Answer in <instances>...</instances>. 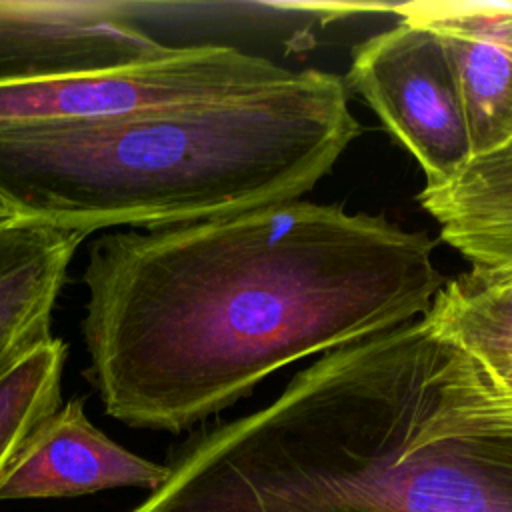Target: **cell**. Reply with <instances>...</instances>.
I'll return each instance as SVG.
<instances>
[{"mask_svg": "<svg viewBox=\"0 0 512 512\" xmlns=\"http://www.w3.org/2000/svg\"><path fill=\"white\" fill-rule=\"evenodd\" d=\"M434 248L310 200L102 234L82 272L84 378L114 420L186 430L292 362L424 316L446 284Z\"/></svg>", "mask_w": 512, "mask_h": 512, "instance_id": "cell-1", "label": "cell"}, {"mask_svg": "<svg viewBox=\"0 0 512 512\" xmlns=\"http://www.w3.org/2000/svg\"><path fill=\"white\" fill-rule=\"evenodd\" d=\"M132 512H512V394L426 312L194 438Z\"/></svg>", "mask_w": 512, "mask_h": 512, "instance_id": "cell-2", "label": "cell"}, {"mask_svg": "<svg viewBox=\"0 0 512 512\" xmlns=\"http://www.w3.org/2000/svg\"><path fill=\"white\" fill-rule=\"evenodd\" d=\"M360 132L340 76L292 70L206 106L0 128V190L20 216L84 238L190 224L300 200Z\"/></svg>", "mask_w": 512, "mask_h": 512, "instance_id": "cell-3", "label": "cell"}, {"mask_svg": "<svg viewBox=\"0 0 512 512\" xmlns=\"http://www.w3.org/2000/svg\"><path fill=\"white\" fill-rule=\"evenodd\" d=\"M226 44L170 46L120 66L0 86V128L94 124L246 96L290 76Z\"/></svg>", "mask_w": 512, "mask_h": 512, "instance_id": "cell-4", "label": "cell"}, {"mask_svg": "<svg viewBox=\"0 0 512 512\" xmlns=\"http://www.w3.org/2000/svg\"><path fill=\"white\" fill-rule=\"evenodd\" d=\"M348 84L420 164L426 186L454 178L472 158L462 96L432 30L400 18L352 52Z\"/></svg>", "mask_w": 512, "mask_h": 512, "instance_id": "cell-5", "label": "cell"}, {"mask_svg": "<svg viewBox=\"0 0 512 512\" xmlns=\"http://www.w3.org/2000/svg\"><path fill=\"white\" fill-rule=\"evenodd\" d=\"M138 0H0V86L164 54Z\"/></svg>", "mask_w": 512, "mask_h": 512, "instance_id": "cell-6", "label": "cell"}, {"mask_svg": "<svg viewBox=\"0 0 512 512\" xmlns=\"http://www.w3.org/2000/svg\"><path fill=\"white\" fill-rule=\"evenodd\" d=\"M166 476L168 464L114 442L90 422L84 400L74 396L28 434L0 482V500L66 498L112 488L154 492Z\"/></svg>", "mask_w": 512, "mask_h": 512, "instance_id": "cell-7", "label": "cell"}, {"mask_svg": "<svg viewBox=\"0 0 512 512\" xmlns=\"http://www.w3.org/2000/svg\"><path fill=\"white\" fill-rule=\"evenodd\" d=\"M424 24L452 66L472 140V158L512 138V2L426 0L392 8Z\"/></svg>", "mask_w": 512, "mask_h": 512, "instance_id": "cell-8", "label": "cell"}, {"mask_svg": "<svg viewBox=\"0 0 512 512\" xmlns=\"http://www.w3.org/2000/svg\"><path fill=\"white\" fill-rule=\"evenodd\" d=\"M82 240L38 218L0 226V372L54 336V308Z\"/></svg>", "mask_w": 512, "mask_h": 512, "instance_id": "cell-9", "label": "cell"}, {"mask_svg": "<svg viewBox=\"0 0 512 512\" xmlns=\"http://www.w3.org/2000/svg\"><path fill=\"white\" fill-rule=\"evenodd\" d=\"M442 240L482 280L512 270V138L470 158L448 182L418 192Z\"/></svg>", "mask_w": 512, "mask_h": 512, "instance_id": "cell-10", "label": "cell"}, {"mask_svg": "<svg viewBox=\"0 0 512 512\" xmlns=\"http://www.w3.org/2000/svg\"><path fill=\"white\" fill-rule=\"evenodd\" d=\"M428 314L512 394V282L466 272L442 286Z\"/></svg>", "mask_w": 512, "mask_h": 512, "instance_id": "cell-11", "label": "cell"}, {"mask_svg": "<svg viewBox=\"0 0 512 512\" xmlns=\"http://www.w3.org/2000/svg\"><path fill=\"white\" fill-rule=\"evenodd\" d=\"M68 344L52 336L0 372V482L28 434L62 404Z\"/></svg>", "mask_w": 512, "mask_h": 512, "instance_id": "cell-12", "label": "cell"}, {"mask_svg": "<svg viewBox=\"0 0 512 512\" xmlns=\"http://www.w3.org/2000/svg\"><path fill=\"white\" fill-rule=\"evenodd\" d=\"M20 218V214L16 212V208L12 206V202L6 198V194L0 190V226L8 224L12 220Z\"/></svg>", "mask_w": 512, "mask_h": 512, "instance_id": "cell-13", "label": "cell"}]
</instances>
